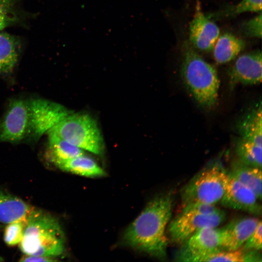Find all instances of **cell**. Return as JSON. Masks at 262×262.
<instances>
[{
	"label": "cell",
	"mask_w": 262,
	"mask_h": 262,
	"mask_svg": "<svg viewBox=\"0 0 262 262\" xmlns=\"http://www.w3.org/2000/svg\"><path fill=\"white\" fill-rule=\"evenodd\" d=\"M172 203L169 193L151 200L126 229L124 243L152 256L165 258L168 244L165 229L171 216Z\"/></svg>",
	"instance_id": "cell-1"
},
{
	"label": "cell",
	"mask_w": 262,
	"mask_h": 262,
	"mask_svg": "<svg viewBox=\"0 0 262 262\" xmlns=\"http://www.w3.org/2000/svg\"><path fill=\"white\" fill-rule=\"evenodd\" d=\"M181 78L190 95L201 108L211 110L216 105L220 87L216 69L207 62L188 39L180 46Z\"/></svg>",
	"instance_id": "cell-2"
},
{
	"label": "cell",
	"mask_w": 262,
	"mask_h": 262,
	"mask_svg": "<svg viewBox=\"0 0 262 262\" xmlns=\"http://www.w3.org/2000/svg\"><path fill=\"white\" fill-rule=\"evenodd\" d=\"M26 255L55 257L64 250V236L58 220L41 210L34 209L29 216L19 243Z\"/></svg>",
	"instance_id": "cell-3"
},
{
	"label": "cell",
	"mask_w": 262,
	"mask_h": 262,
	"mask_svg": "<svg viewBox=\"0 0 262 262\" xmlns=\"http://www.w3.org/2000/svg\"><path fill=\"white\" fill-rule=\"evenodd\" d=\"M229 172L219 160L210 162L181 191L183 206L193 203L214 205L220 201L228 181Z\"/></svg>",
	"instance_id": "cell-4"
},
{
	"label": "cell",
	"mask_w": 262,
	"mask_h": 262,
	"mask_svg": "<svg viewBox=\"0 0 262 262\" xmlns=\"http://www.w3.org/2000/svg\"><path fill=\"white\" fill-rule=\"evenodd\" d=\"M48 133L96 155L103 153L102 135L95 119L83 113H70Z\"/></svg>",
	"instance_id": "cell-5"
},
{
	"label": "cell",
	"mask_w": 262,
	"mask_h": 262,
	"mask_svg": "<svg viewBox=\"0 0 262 262\" xmlns=\"http://www.w3.org/2000/svg\"><path fill=\"white\" fill-rule=\"evenodd\" d=\"M208 206L203 203H193L183 206L168 225L172 241L182 244L197 231L207 227H217L223 222L226 214L223 211L209 213Z\"/></svg>",
	"instance_id": "cell-6"
},
{
	"label": "cell",
	"mask_w": 262,
	"mask_h": 262,
	"mask_svg": "<svg viewBox=\"0 0 262 262\" xmlns=\"http://www.w3.org/2000/svg\"><path fill=\"white\" fill-rule=\"evenodd\" d=\"M30 126L28 138L37 140L69 115L61 105L45 99L28 100Z\"/></svg>",
	"instance_id": "cell-7"
},
{
	"label": "cell",
	"mask_w": 262,
	"mask_h": 262,
	"mask_svg": "<svg viewBox=\"0 0 262 262\" xmlns=\"http://www.w3.org/2000/svg\"><path fill=\"white\" fill-rule=\"evenodd\" d=\"M221 229L203 228L192 235L182 244L176 260L181 262H203L212 254L222 249Z\"/></svg>",
	"instance_id": "cell-8"
},
{
	"label": "cell",
	"mask_w": 262,
	"mask_h": 262,
	"mask_svg": "<svg viewBox=\"0 0 262 262\" xmlns=\"http://www.w3.org/2000/svg\"><path fill=\"white\" fill-rule=\"evenodd\" d=\"M30 126L28 100L13 99L0 122V141L17 143L29 137Z\"/></svg>",
	"instance_id": "cell-9"
},
{
	"label": "cell",
	"mask_w": 262,
	"mask_h": 262,
	"mask_svg": "<svg viewBox=\"0 0 262 262\" xmlns=\"http://www.w3.org/2000/svg\"><path fill=\"white\" fill-rule=\"evenodd\" d=\"M261 50L256 49L238 56L228 71L230 89L238 84H259L262 79Z\"/></svg>",
	"instance_id": "cell-10"
},
{
	"label": "cell",
	"mask_w": 262,
	"mask_h": 262,
	"mask_svg": "<svg viewBox=\"0 0 262 262\" xmlns=\"http://www.w3.org/2000/svg\"><path fill=\"white\" fill-rule=\"evenodd\" d=\"M219 35V27L203 13L200 2L196 0L195 12L189 24V42L196 50L209 52L213 50Z\"/></svg>",
	"instance_id": "cell-11"
},
{
	"label": "cell",
	"mask_w": 262,
	"mask_h": 262,
	"mask_svg": "<svg viewBox=\"0 0 262 262\" xmlns=\"http://www.w3.org/2000/svg\"><path fill=\"white\" fill-rule=\"evenodd\" d=\"M256 194L229 172L228 181L220 200L225 207L261 214L262 207Z\"/></svg>",
	"instance_id": "cell-12"
},
{
	"label": "cell",
	"mask_w": 262,
	"mask_h": 262,
	"mask_svg": "<svg viewBox=\"0 0 262 262\" xmlns=\"http://www.w3.org/2000/svg\"><path fill=\"white\" fill-rule=\"evenodd\" d=\"M260 221L254 217H242L232 220L222 228V249L233 250L241 247Z\"/></svg>",
	"instance_id": "cell-13"
},
{
	"label": "cell",
	"mask_w": 262,
	"mask_h": 262,
	"mask_svg": "<svg viewBox=\"0 0 262 262\" xmlns=\"http://www.w3.org/2000/svg\"><path fill=\"white\" fill-rule=\"evenodd\" d=\"M262 119L260 101L246 112L237 121L235 127L239 136L262 146Z\"/></svg>",
	"instance_id": "cell-14"
},
{
	"label": "cell",
	"mask_w": 262,
	"mask_h": 262,
	"mask_svg": "<svg viewBox=\"0 0 262 262\" xmlns=\"http://www.w3.org/2000/svg\"><path fill=\"white\" fill-rule=\"evenodd\" d=\"M33 208L21 199L0 189V222L8 224L17 220L27 222Z\"/></svg>",
	"instance_id": "cell-15"
},
{
	"label": "cell",
	"mask_w": 262,
	"mask_h": 262,
	"mask_svg": "<svg viewBox=\"0 0 262 262\" xmlns=\"http://www.w3.org/2000/svg\"><path fill=\"white\" fill-rule=\"evenodd\" d=\"M245 41L231 33L219 35L213 49V57L220 64L228 63L235 58L244 49Z\"/></svg>",
	"instance_id": "cell-16"
},
{
	"label": "cell",
	"mask_w": 262,
	"mask_h": 262,
	"mask_svg": "<svg viewBox=\"0 0 262 262\" xmlns=\"http://www.w3.org/2000/svg\"><path fill=\"white\" fill-rule=\"evenodd\" d=\"M53 164L63 171L83 177H99L105 175L104 170L94 160L85 155Z\"/></svg>",
	"instance_id": "cell-17"
},
{
	"label": "cell",
	"mask_w": 262,
	"mask_h": 262,
	"mask_svg": "<svg viewBox=\"0 0 262 262\" xmlns=\"http://www.w3.org/2000/svg\"><path fill=\"white\" fill-rule=\"evenodd\" d=\"M230 172L240 182L251 189L262 199V168L246 164L240 160L232 165Z\"/></svg>",
	"instance_id": "cell-18"
},
{
	"label": "cell",
	"mask_w": 262,
	"mask_h": 262,
	"mask_svg": "<svg viewBox=\"0 0 262 262\" xmlns=\"http://www.w3.org/2000/svg\"><path fill=\"white\" fill-rule=\"evenodd\" d=\"M20 49L16 37L0 32V73L11 71L17 61Z\"/></svg>",
	"instance_id": "cell-19"
},
{
	"label": "cell",
	"mask_w": 262,
	"mask_h": 262,
	"mask_svg": "<svg viewBox=\"0 0 262 262\" xmlns=\"http://www.w3.org/2000/svg\"><path fill=\"white\" fill-rule=\"evenodd\" d=\"M49 135L47 155L49 161L66 160L85 155L84 150L52 133Z\"/></svg>",
	"instance_id": "cell-20"
},
{
	"label": "cell",
	"mask_w": 262,
	"mask_h": 262,
	"mask_svg": "<svg viewBox=\"0 0 262 262\" xmlns=\"http://www.w3.org/2000/svg\"><path fill=\"white\" fill-rule=\"evenodd\" d=\"M262 0H240L239 2L227 6L219 10L207 14L212 20H220L235 17L247 12H262Z\"/></svg>",
	"instance_id": "cell-21"
},
{
	"label": "cell",
	"mask_w": 262,
	"mask_h": 262,
	"mask_svg": "<svg viewBox=\"0 0 262 262\" xmlns=\"http://www.w3.org/2000/svg\"><path fill=\"white\" fill-rule=\"evenodd\" d=\"M235 149L241 162L248 165L262 168V146L238 137Z\"/></svg>",
	"instance_id": "cell-22"
},
{
	"label": "cell",
	"mask_w": 262,
	"mask_h": 262,
	"mask_svg": "<svg viewBox=\"0 0 262 262\" xmlns=\"http://www.w3.org/2000/svg\"><path fill=\"white\" fill-rule=\"evenodd\" d=\"M262 256L258 251L246 250L243 247L233 250H221L205 258L203 262H261Z\"/></svg>",
	"instance_id": "cell-23"
},
{
	"label": "cell",
	"mask_w": 262,
	"mask_h": 262,
	"mask_svg": "<svg viewBox=\"0 0 262 262\" xmlns=\"http://www.w3.org/2000/svg\"><path fill=\"white\" fill-rule=\"evenodd\" d=\"M16 0H0V32L19 20Z\"/></svg>",
	"instance_id": "cell-24"
},
{
	"label": "cell",
	"mask_w": 262,
	"mask_h": 262,
	"mask_svg": "<svg viewBox=\"0 0 262 262\" xmlns=\"http://www.w3.org/2000/svg\"><path fill=\"white\" fill-rule=\"evenodd\" d=\"M27 222L17 220L7 224L4 232V240L8 246H15L21 242L23 237Z\"/></svg>",
	"instance_id": "cell-25"
},
{
	"label": "cell",
	"mask_w": 262,
	"mask_h": 262,
	"mask_svg": "<svg viewBox=\"0 0 262 262\" xmlns=\"http://www.w3.org/2000/svg\"><path fill=\"white\" fill-rule=\"evenodd\" d=\"M262 12L254 17L243 22L239 27V32L244 37L261 38L262 37Z\"/></svg>",
	"instance_id": "cell-26"
},
{
	"label": "cell",
	"mask_w": 262,
	"mask_h": 262,
	"mask_svg": "<svg viewBox=\"0 0 262 262\" xmlns=\"http://www.w3.org/2000/svg\"><path fill=\"white\" fill-rule=\"evenodd\" d=\"M262 221L243 244V248L246 250L258 251L262 249Z\"/></svg>",
	"instance_id": "cell-27"
},
{
	"label": "cell",
	"mask_w": 262,
	"mask_h": 262,
	"mask_svg": "<svg viewBox=\"0 0 262 262\" xmlns=\"http://www.w3.org/2000/svg\"><path fill=\"white\" fill-rule=\"evenodd\" d=\"M53 257L36 256L31 255H25L22 256L19 261L20 262H54L56 260Z\"/></svg>",
	"instance_id": "cell-28"
},
{
	"label": "cell",
	"mask_w": 262,
	"mask_h": 262,
	"mask_svg": "<svg viewBox=\"0 0 262 262\" xmlns=\"http://www.w3.org/2000/svg\"><path fill=\"white\" fill-rule=\"evenodd\" d=\"M1 227H2L1 225H0V229H1Z\"/></svg>",
	"instance_id": "cell-29"
}]
</instances>
